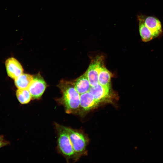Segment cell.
Returning a JSON list of instances; mask_svg holds the SVG:
<instances>
[{
	"label": "cell",
	"instance_id": "9c48e42d",
	"mask_svg": "<svg viewBox=\"0 0 163 163\" xmlns=\"http://www.w3.org/2000/svg\"><path fill=\"white\" fill-rule=\"evenodd\" d=\"M100 104L89 91L80 94V108L84 111H88L94 109Z\"/></svg>",
	"mask_w": 163,
	"mask_h": 163
},
{
	"label": "cell",
	"instance_id": "3957f363",
	"mask_svg": "<svg viewBox=\"0 0 163 163\" xmlns=\"http://www.w3.org/2000/svg\"><path fill=\"white\" fill-rule=\"evenodd\" d=\"M33 77V80L28 89L31 95L32 99H37L43 95L46 88V84L40 74L34 75Z\"/></svg>",
	"mask_w": 163,
	"mask_h": 163
},
{
	"label": "cell",
	"instance_id": "5b68a950",
	"mask_svg": "<svg viewBox=\"0 0 163 163\" xmlns=\"http://www.w3.org/2000/svg\"><path fill=\"white\" fill-rule=\"evenodd\" d=\"M89 92L100 103L110 101L111 95L110 87L98 83L94 86H91Z\"/></svg>",
	"mask_w": 163,
	"mask_h": 163
},
{
	"label": "cell",
	"instance_id": "6da1fadb",
	"mask_svg": "<svg viewBox=\"0 0 163 163\" xmlns=\"http://www.w3.org/2000/svg\"><path fill=\"white\" fill-rule=\"evenodd\" d=\"M62 94L61 97L57 100L62 105L67 113L76 112L80 108V94L76 90L73 82L62 80L58 85Z\"/></svg>",
	"mask_w": 163,
	"mask_h": 163
},
{
	"label": "cell",
	"instance_id": "7a4b0ae2",
	"mask_svg": "<svg viewBox=\"0 0 163 163\" xmlns=\"http://www.w3.org/2000/svg\"><path fill=\"white\" fill-rule=\"evenodd\" d=\"M56 127L58 134V145L59 151L67 159L72 158L76 154L65 126L56 124Z\"/></svg>",
	"mask_w": 163,
	"mask_h": 163
},
{
	"label": "cell",
	"instance_id": "7c38bea8",
	"mask_svg": "<svg viewBox=\"0 0 163 163\" xmlns=\"http://www.w3.org/2000/svg\"><path fill=\"white\" fill-rule=\"evenodd\" d=\"M33 76L22 73L14 79V83L18 89L28 88L33 80Z\"/></svg>",
	"mask_w": 163,
	"mask_h": 163
},
{
	"label": "cell",
	"instance_id": "4fadbf2b",
	"mask_svg": "<svg viewBox=\"0 0 163 163\" xmlns=\"http://www.w3.org/2000/svg\"><path fill=\"white\" fill-rule=\"evenodd\" d=\"M111 78L110 72L102 66L98 75V83L104 86L110 87Z\"/></svg>",
	"mask_w": 163,
	"mask_h": 163
},
{
	"label": "cell",
	"instance_id": "52a82bcc",
	"mask_svg": "<svg viewBox=\"0 0 163 163\" xmlns=\"http://www.w3.org/2000/svg\"><path fill=\"white\" fill-rule=\"evenodd\" d=\"M5 65L8 75L13 79L23 73V69L21 65L14 58L7 59L5 62Z\"/></svg>",
	"mask_w": 163,
	"mask_h": 163
},
{
	"label": "cell",
	"instance_id": "9a60e30c",
	"mask_svg": "<svg viewBox=\"0 0 163 163\" xmlns=\"http://www.w3.org/2000/svg\"><path fill=\"white\" fill-rule=\"evenodd\" d=\"M9 142L3 136L0 135V148L8 145Z\"/></svg>",
	"mask_w": 163,
	"mask_h": 163
},
{
	"label": "cell",
	"instance_id": "8992f818",
	"mask_svg": "<svg viewBox=\"0 0 163 163\" xmlns=\"http://www.w3.org/2000/svg\"><path fill=\"white\" fill-rule=\"evenodd\" d=\"M102 66L101 59L97 58L91 63L85 72L91 86H94L98 83V75Z\"/></svg>",
	"mask_w": 163,
	"mask_h": 163
},
{
	"label": "cell",
	"instance_id": "ba28073f",
	"mask_svg": "<svg viewBox=\"0 0 163 163\" xmlns=\"http://www.w3.org/2000/svg\"><path fill=\"white\" fill-rule=\"evenodd\" d=\"M144 23L154 38L159 37L162 33L161 22L157 18L152 16H144Z\"/></svg>",
	"mask_w": 163,
	"mask_h": 163
},
{
	"label": "cell",
	"instance_id": "5bb4252c",
	"mask_svg": "<svg viewBox=\"0 0 163 163\" xmlns=\"http://www.w3.org/2000/svg\"><path fill=\"white\" fill-rule=\"evenodd\" d=\"M16 96L19 102L22 104L28 103L32 99L31 94L28 88L18 89Z\"/></svg>",
	"mask_w": 163,
	"mask_h": 163
},
{
	"label": "cell",
	"instance_id": "8fae6325",
	"mask_svg": "<svg viewBox=\"0 0 163 163\" xmlns=\"http://www.w3.org/2000/svg\"><path fill=\"white\" fill-rule=\"evenodd\" d=\"M74 84L75 88L80 94L89 91L91 87L85 73L78 78Z\"/></svg>",
	"mask_w": 163,
	"mask_h": 163
},
{
	"label": "cell",
	"instance_id": "277c9868",
	"mask_svg": "<svg viewBox=\"0 0 163 163\" xmlns=\"http://www.w3.org/2000/svg\"><path fill=\"white\" fill-rule=\"evenodd\" d=\"M76 154H80L85 149L86 140L84 135L72 129L65 127Z\"/></svg>",
	"mask_w": 163,
	"mask_h": 163
},
{
	"label": "cell",
	"instance_id": "30bf717a",
	"mask_svg": "<svg viewBox=\"0 0 163 163\" xmlns=\"http://www.w3.org/2000/svg\"><path fill=\"white\" fill-rule=\"evenodd\" d=\"M137 18L139 21V33L142 41L147 42L154 39L150 30L145 24L144 16L139 15Z\"/></svg>",
	"mask_w": 163,
	"mask_h": 163
}]
</instances>
